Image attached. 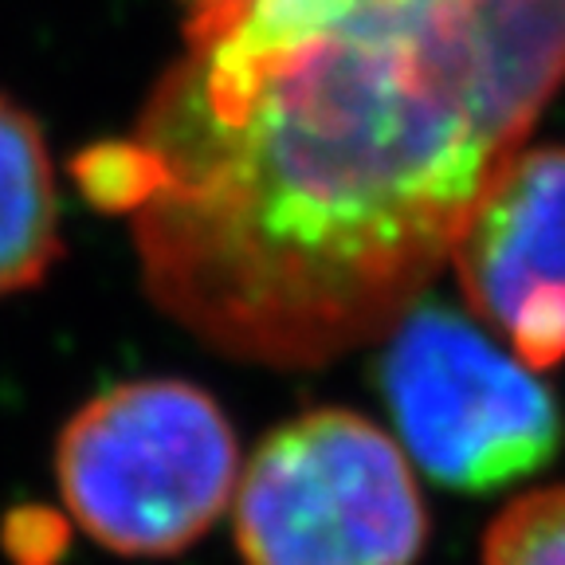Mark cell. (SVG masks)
Instances as JSON below:
<instances>
[{"label":"cell","mask_w":565,"mask_h":565,"mask_svg":"<svg viewBox=\"0 0 565 565\" xmlns=\"http://www.w3.org/2000/svg\"><path fill=\"white\" fill-rule=\"evenodd\" d=\"M562 87L565 0H358L264 60L189 52L134 138L146 287L239 362L385 338Z\"/></svg>","instance_id":"1"},{"label":"cell","mask_w":565,"mask_h":565,"mask_svg":"<svg viewBox=\"0 0 565 565\" xmlns=\"http://www.w3.org/2000/svg\"><path fill=\"white\" fill-rule=\"evenodd\" d=\"M63 507L90 539L130 557L181 554L232 503L239 444L204 388L146 377L71 416L55 451Z\"/></svg>","instance_id":"2"},{"label":"cell","mask_w":565,"mask_h":565,"mask_svg":"<svg viewBox=\"0 0 565 565\" xmlns=\"http://www.w3.org/2000/svg\"><path fill=\"white\" fill-rule=\"evenodd\" d=\"M232 499L247 565H413L428 539L405 451L350 408L275 428Z\"/></svg>","instance_id":"3"},{"label":"cell","mask_w":565,"mask_h":565,"mask_svg":"<svg viewBox=\"0 0 565 565\" xmlns=\"http://www.w3.org/2000/svg\"><path fill=\"white\" fill-rule=\"evenodd\" d=\"M381 397L416 468L451 491H499L546 468L562 413L539 370L448 307H416L385 334Z\"/></svg>","instance_id":"4"},{"label":"cell","mask_w":565,"mask_h":565,"mask_svg":"<svg viewBox=\"0 0 565 565\" xmlns=\"http://www.w3.org/2000/svg\"><path fill=\"white\" fill-rule=\"evenodd\" d=\"M471 315L530 370L565 362V146L514 150L451 244Z\"/></svg>","instance_id":"5"},{"label":"cell","mask_w":565,"mask_h":565,"mask_svg":"<svg viewBox=\"0 0 565 565\" xmlns=\"http://www.w3.org/2000/svg\"><path fill=\"white\" fill-rule=\"evenodd\" d=\"M60 256V204L40 126L0 98V295L44 279Z\"/></svg>","instance_id":"6"},{"label":"cell","mask_w":565,"mask_h":565,"mask_svg":"<svg viewBox=\"0 0 565 565\" xmlns=\"http://www.w3.org/2000/svg\"><path fill=\"white\" fill-rule=\"evenodd\" d=\"M483 565H565V483L514 499L487 530Z\"/></svg>","instance_id":"7"},{"label":"cell","mask_w":565,"mask_h":565,"mask_svg":"<svg viewBox=\"0 0 565 565\" xmlns=\"http://www.w3.org/2000/svg\"><path fill=\"white\" fill-rule=\"evenodd\" d=\"M71 173H75L83 196L95 209L122 212V216H134L153 189V166L138 141H103V146H90V150H83L75 158Z\"/></svg>","instance_id":"8"},{"label":"cell","mask_w":565,"mask_h":565,"mask_svg":"<svg viewBox=\"0 0 565 565\" xmlns=\"http://www.w3.org/2000/svg\"><path fill=\"white\" fill-rule=\"evenodd\" d=\"M67 546V522L44 507H24L4 519V550L17 565H52Z\"/></svg>","instance_id":"9"},{"label":"cell","mask_w":565,"mask_h":565,"mask_svg":"<svg viewBox=\"0 0 565 565\" xmlns=\"http://www.w3.org/2000/svg\"><path fill=\"white\" fill-rule=\"evenodd\" d=\"M358 0H247V9L267 32L275 35H307L350 12Z\"/></svg>","instance_id":"10"},{"label":"cell","mask_w":565,"mask_h":565,"mask_svg":"<svg viewBox=\"0 0 565 565\" xmlns=\"http://www.w3.org/2000/svg\"><path fill=\"white\" fill-rule=\"evenodd\" d=\"M185 4H189V9H212V4H224V0H185Z\"/></svg>","instance_id":"11"}]
</instances>
